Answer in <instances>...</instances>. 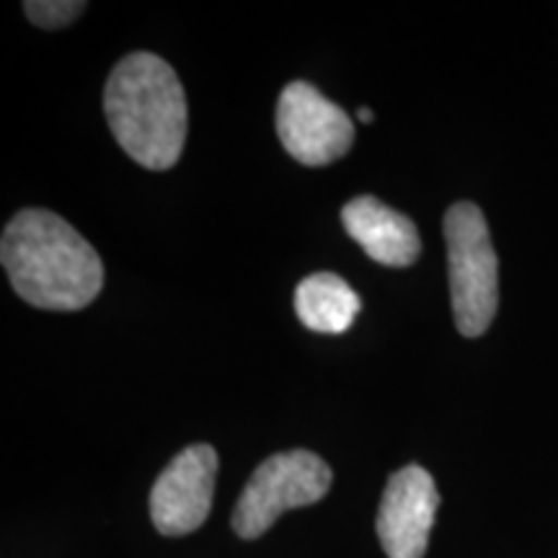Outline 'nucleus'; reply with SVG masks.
<instances>
[{"mask_svg":"<svg viewBox=\"0 0 558 558\" xmlns=\"http://www.w3.org/2000/svg\"><path fill=\"white\" fill-rule=\"evenodd\" d=\"M104 111L122 150L150 171L179 163L190 128L186 94L177 70L153 52L117 62L104 88Z\"/></svg>","mask_w":558,"mask_h":558,"instance_id":"2","label":"nucleus"},{"mask_svg":"<svg viewBox=\"0 0 558 558\" xmlns=\"http://www.w3.org/2000/svg\"><path fill=\"white\" fill-rule=\"evenodd\" d=\"M357 120H360V122H365V124L373 122V120H375L373 109H360V111H357Z\"/></svg>","mask_w":558,"mask_h":558,"instance_id":"11","label":"nucleus"},{"mask_svg":"<svg viewBox=\"0 0 558 558\" xmlns=\"http://www.w3.org/2000/svg\"><path fill=\"white\" fill-rule=\"evenodd\" d=\"M360 311L362 300L352 284L331 271H316L295 288V313L311 331L344 333Z\"/></svg>","mask_w":558,"mask_h":558,"instance_id":"9","label":"nucleus"},{"mask_svg":"<svg viewBox=\"0 0 558 558\" xmlns=\"http://www.w3.org/2000/svg\"><path fill=\"white\" fill-rule=\"evenodd\" d=\"M218 452L197 442L179 452L150 488V520L160 535L179 538L205 525L213 509Z\"/></svg>","mask_w":558,"mask_h":558,"instance_id":"6","label":"nucleus"},{"mask_svg":"<svg viewBox=\"0 0 558 558\" xmlns=\"http://www.w3.org/2000/svg\"><path fill=\"white\" fill-rule=\"evenodd\" d=\"M448 243L452 316L463 337L488 331L499 308V259L484 213L473 202H456L442 220Z\"/></svg>","mask_w":558,"mask_h":558,"instance_id":"3","label":"nucleus"},{"mask_svg":"<svg viewBox=\"0 0 558 558\" xmlns=\"http://www.w3.org/2000/svg\"><path fill=\"white\" fill-rule=\"evenodd\" d=\"M0 262L21 300L45 311H81L99 298L104 264L94 246L50 209H21L0 241Z\"/></svg>","mask_w":558,"mask_h":558,"instance_id":"1","label":"nucleus"},{"mask_svg":"<svg viewBox=\"0 0 558 558\" xmlns=\"http://www.w3.org/2000/svg\"><path fill=\"white\" fill-rule=\"evenodd\" d=\"M329 488L331 469L316 452H277L248 478L233 509V530L243 541L262 538L284 512L316 505Z\"/></svg>","mask_w":558,"mask_h":558,"instance_id":"4","label":"nucleus"},{"mask_svg":"<svg viewBox=\"0 0 558 558\" xmlns=\"http://www.w3.org/2000/svg\"><path fill=\"white\" fill-rule=\"evenodd\" d=\"M341 226L383 267H411L422 254V239L411 218L373 194L349 199L341 207Z\"/></svg>","mask_w":558,"mask_h":558,"instance_id":"8","label":"nucleus"},{"mask_svg":"<svg viewBox=\"0 0 558 558\" xmlns=\"http://www.w3.org/2000/svg\"><path fill=\"white\" fill-rule=\"evenodd\" d=\"M439 494L429 471L407 465L388 478L378 509V538L388 558H424Z\"/></svg>","mask_w":558,"mask_h":558,"instance_id":"7","label":"nucleus"},{"mask_svg":"<svg viewBox=\"0 0 558 558\" xmlns=\"http://www.w3.org/2000/svg\"><path fill=\"white\" fill-rule=\"evenodd\" d=\"M277 135L298 163L329 166L352 148L354 122L313 83L292 81L277 101Z\"/></svg>","mask_w":558,"mask_h":558,"instance_id":"5","label":"nucleus"},{"mask_svg":"<svg viewBox=\"0 0 558 558\" xmlns=\"http://www.w3.org/2000/svg\"><path fill=\"white\" fill-rule=\"evenodd\" d=\"M86 9L88 5L83 0H29V3H24L26 19L39 29L52 32L73 24Z\"/></svg>","mask_w":558,"mask_h":558,"instance_id":"10","label":"nucleus"}]
</instances>
